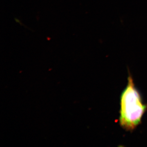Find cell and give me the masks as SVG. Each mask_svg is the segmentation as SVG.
Returning <instances> with one entry per match:
<instances>
[{"label":"cell","instance_id":"6da1fadb","mask_svg":"<svg viewBox=\"0 0 147 147\" xmlns=\"http://www.w3.org/2000/svg\"><path fill=\"white\" fill-rule=\"evenodd\" d=\"M147 110V104L144 103L130 74L127 84L121 94L119 123L127 131H134L142 122Z\"/></svg>","mask_w":147,"mask_h":147}]
</instances>
